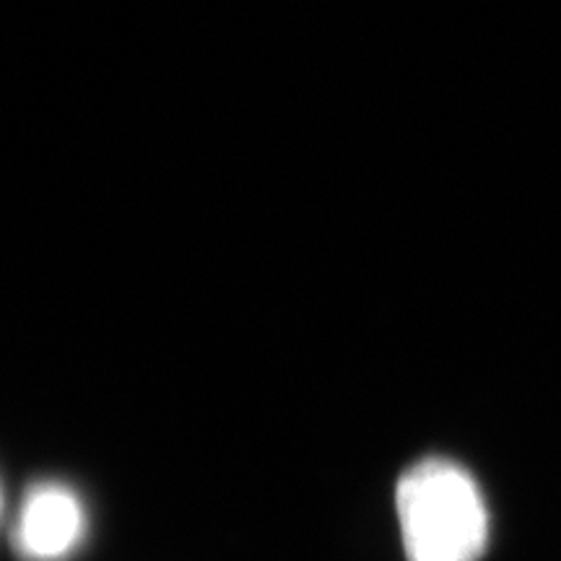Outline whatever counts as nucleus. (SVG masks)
I'll list each match as a JSON object with an SVG mask.
<instances>
[{
  "mask_svg": "<svg viewBox=\"0 0 561 561\" xmlns=\"http://www.w3.org/2000/svg\"><path fill=\"white\" fill-rule=\"evenodd\" d=\"M87 507L62 481H39L26 489L11 525V543L24 561H62L87 538Z\"/></svg>",
  "mask_w": 561,
  "mask_h": 561,
  "instance_id": "2",
  "label": "nucleus"
},
{
  "mask_svg": "<svg viewBox=\"0 0 561 561\" xmlns=\"http://www.w3.org/2000/svg\"><path fill=\"white\" fill-rule=\"evenodd\" d=\"M396 510L409 561H479L486 551V500L460 462H413L398 481Z\"/></svg>",
  "mask_w": 561,
  "mask_h": 561,
  "instance_id": "1",
  "label": "nucleus"
}]
</instances>
